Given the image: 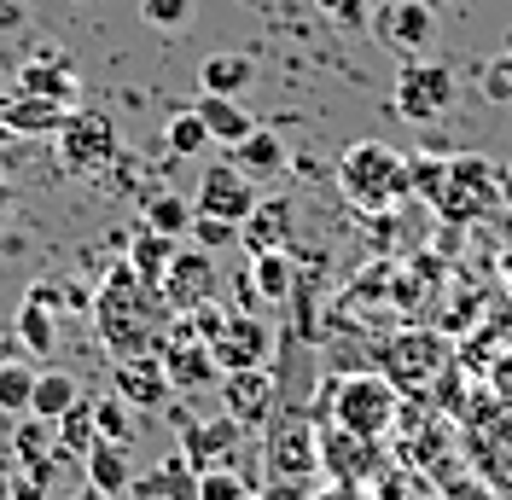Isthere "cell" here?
<instances>
[{"instance_id": "bcb514c9", "label": "cell", "mask_w": 512, "mask_h": 500, "mask_svg": "<svg viewBox=\"0 0 512 500\" xmlns=\"http://www.w3.org/2000/svg\"><path fill=\"white\" fill-rule=\"evenodd\" d=\"M0 105H6V99H0Z\"/></svg>"}, {"instance_id": "7c38bea8", "label": "cell", "mask_w": 512, "mask_h": 500, "mask_svg": "<svg viewBox=\"0 0 512 500\" xmlns=\"http://www.w3.org/2000/svg\"><path fill=\"white\" fill-rule=\"evenodd\" d=\"M18 94H41V99L70 105V99H76V70H70V59H64L59 47H41V53L18 70Z\"/></svg>"}, {"instance_id": "4dcf8cb0", "label": "cell", "mask_w": 512, "mask_h": 500, "mask_svg": "<svg viewBox=\"0 0 512 500\" xmlns=\"http://www.w3.org/2000/svg\"><path fill=\"white\" fill-rule=\"evenodd\" d=\"M94 431L105 442H134V425H128L123 396H105V402H94Z\"/></svg>"}, {"instance_id": "ee69618b", "label": "cell", "mask_w": 512, "mask_h": 500, "mask_svg": "<svg viewBox=\"0 0 512 500\" xmlns=\"http://www.w3.org/2000/svg\"><path fill=\"white\" fill-rule=\"evenodd\" d=\"M495 64H501V70H507V82H512V53H501V59H495Z\"/></svg>"}, {"instance_id": "8fae6325", "label": "cell", "mask_w": 512, "mask_h": 500, "mask_svg": "<svg viewBox=\"0 0 512 500\" xmlns=\"http://www.w3.org/2000/svg\"><path fill=\"white\" fill-rule=\"evenodd\" d=\"M222 402L239 425H268V413H274V378L262 373V367L222 373Z\"/></svg>"}, {"instance_id": "ba28073f", "label": "cell", "mask_w": 512, "mask_h": 500, "mask_svg": "<svg viewBox=\"0 0 512 500\" xmlns=\"http://www.w3.org/2000/svg\"><path fill=\"white\" fill-rule=\"evenodd\" d=\"M210 349H216V367H222V373H245V367H262V361H268L274 332H268L262 320H251V314H227L222 338Z\"/></svg>"}, {"instance_id": "836d02e7", "label": "cell", "mask_w": 512, "mask_h": 500, "mask_svg": "<svg viewBox=\"0 0 512 500\" xmlns=\"http://www.w3.org/2000/svg\"><path fill=\"white\" fill-rule=\"evenodd\" d=\"M315 12L332 24V30H350V35L367 30V18H373V12H367V0H315Z\"/></svg>"}, {"instance_id": "ffe728a7", "label": "cell", "mask_w": 512, "mask_h": 500, "mask_svg": "<svg viewBox=\"0 0 512 500\" xmlns=\"http://www.w3.org/2000/svg\"><path fill=\"white\" fill-rule=\"evenodd\" d=\"M117 396H123V402H140L152 413V407H163L175 396V384L163 378V361H123V367H117Z\"/></svg>"}, {"instance_id": "484cf974", "label": "cell", "mask_w": 512, "mask_h": 500, "mask_svg": "<svg viewBox=\"0 0 512 500\" xmlns=\"http://www.w3.org/2000/svg\"><path fill=\"white\" fill-rule=\"evenodd\" d=\"M53 431H59V454H64V460H82V454L99 442V431H94V402H76V407L59 419V425H53Z\"/></svg>"}, {"instance_id": "8d00e7d4", "label": "cell", "mask_w": 512, "mask_h": 500, "mask_svg": "<svg viewBox=\"0 0 512 500\" xmlns=\"http://www.w3.org/2000/svg\"><path fill=\"white\" fill-rule=\"evenodd\" d=\"M483 94L495 99V105H507V99H512V82H507V70H501V64H489V70H483Z\"/></svg>"}, {"instance_id": "6da1fadb", "label": "cell", "mask_w": 512, "mask_h": 500, "mask_svg": "<svg viewBox=\"0 0 512 500\" xmlns=\"http://www.w3.org/2000/svg\"><path fill=\"white\" fill-rule=\"evenodd\" d=\"M338 187L361 210H390L396 198H408V163L390 152L384 140H355L350 152L338 157Z\"/></svg>"}, {"instance_id": "ab89813d", "label": "cell", "mask_w": 512, "mask_h": 500, "mask_svg": "<svg viewBox=\"0 0 512 500\" xmlns=\"http://www.w3.org/2000/svg\"><path fill=\"white\" fill-rule=\"evenodd\" d=\"M501 204H512V163L501 169Z\"/></svg>"}, {"instance_id": "4fadbf2b", "label": "cell", "mask_w": 512, "mask_h": 500, "mask_svg": "<svg viewBox=\"0 0 512 500\" xmlns=\"http://www.w3.org/2000/svg\"><path fill=\"white\" fill-rule=\"evenodd\" d=\"M64 117H70V105L41 99V94H12L0 105V128H6V134H59Z\"/></svg>"}, {"instance_id": "7bdbcfd3", "label": "cell", "mask_w": 512, "mask_h": 500, "mask_svg": "<svg viewBox=\"0 0 512 500\" xmlns=\"http://www.w3.org/2000/svg\"><path fill=\"white\" fill-rule=\"evenodd\" d=\"M0 500H12V471L0 466Z\"/></svg>"}, {"instance_id": "d4e9b609", "label": "cell", "mask_w": 512, "mask_h": 500, "mask_svg": "<svg viewBox=\"0 0 512 500\" xmlns=\"http://www.w3.org/2000/svg\"><path fill=\"white\" fill-rule=\"evenodd\" d=\"M146 227L163 233V239H187V227H192L187 192H152V198H146Z\"/></svg>"}, {"instance_id": "5bb4252c", "label": "cell", "mask_w": 512, "mask_h": 500, "mask_svg": "<svg viewBox=\"0 0 512 500\" xmlns=\"http://www.w3.org/2000/svg\"><path fill=\"white\" fill-rule=\"evenodd\" d=\"M82 477L94 483L99 495H128L134 489V466H128V442H105L99 437L88 454H82Z\"/></svg>"}, {"instance_id": "d6986e66", "label": "cell", "mask_w": 512, "mask_h": 500, "mask_svg": "<svg viewBox=\"0 0 512 500\" xmlns=\"http://www.w3.org/2000/svg\"><path fill=\"white\" fill-rule=\"evenodd\" d=\"M233 169L251 175V181H274V175L286 169V146H280V134H274V128H251V134L233 146Z\"/></svg>"}, {"instance_id": "ac0fdd59", "label": "cell", "mask_w": 512, "mask_h": 500, "mask_svg": "<svg viewBox=\"0 0 512 500\" xmlns=\"http://www.w3.org/2000/svg\"><path fill=\"white\" fill-rule=\"evenodd\" d=\"M192 111L204 117L210 140H216V146H227V152H233V146H239V140H245V134L256 128V123H251V111H245L239 99H227V94H198V99H192Z\"/></svg>"}, {"instance_id": "d6a6232c", "label": "cell", "mask_w": 512, "mask_h": 500, "mask_svg": "<svg viewBox=\"0 0 512 500\" xmlns=\"http://www.w3.org/2000/svg\"><path fill=\"white\" fill-rule=\"evenodd\" d=\"M192 500H245V483H239L227 466H204V471H198Z\"/></svg>"}, {"instance_id": "f6af8a7d", "label": "cell", "mask_w": 512, "mask_h": 500, "mask_svg": "<svg viewBox=\"0 0 512 500\" xmlns=\"http://www.w3.org/2000/svg\"><path fill=\"white\" fill-rule=\"evenodd\" d=\"M501 53H512V30H507V41H501Z\"/></svg>"}, {"instance_id": "83f0119b", "label": "cell", "mask_w": 512, "mask_h": 500, "mask_svg": "<svg viewBox=\"0 0 512 500\" xmlns=\"http://www.w3.org/2000/svg\"><path fill=\"white\" fill-rule=\"evenodd\" d=\"M30 396H35V367H24V361L0 367V419H24Z\"/></svg>"}, {"instance_id": "e0dca14e", "label": "cell", "mask_w": 512, "mask_h": 500, "mask_svg": "<svg viewBox=\"0 0 512 500\" xmlns=\"http://www.w3.org/2000/svg\"><path fill=\"white\" fill-rule=\"evenodd\" d=\"M320 466H332L338 477H367V460H373V442L367 437H355V431H344V425H326L320 419Z\"/></svg>"}, {"instance_id": "277c9868", "label": "cell", "mask_w": 512, "mask_h": 500, "mask_svg": "<svg viewBox=\"0 0 512 500\" xmlns=\"http://www.w3.org/2000/svg\"><path fill=\"white\" fill-rule=\"evenodd\" d=\"M117 157V123L105 111H70L59 128V163L70 175H94Z\"/></svg>"}, {"instance_id": "603a6c76", "label": "cell", "mask_w": 512, "mask_h": 500, "mask_svg": "<svg viewBox=\"0 0 512 500\" xmlns=\"http://www.w3.org/2000/svg\"><path fill=\"white\" fill-rule=\"evenodd\" d=\"M251 76H256L251 53H210V59L198 64V94H227V99H239L245 88H251Z\"/></svg>"}, {"instance_id": "3957f363", "label": "cell", "mask_w": 512, "mask_h": 500, "mask_svg": "<svg viewBox=\"0 0 512 500\" xmlns=\"http://www.w3.org/2000/svg\"><path fill=\"white\" fill-rule=\"evenodd\" d=\"M454 94H460L454 70L437 64V59H419V64H402L396 94H390V111L408 117V123H437L448 105H454Z\"/></svg>"}, {"instance_id": "52a82bcc", "label": "cell", "mask_w": 512, "mask_h": 500, "mask_svg": "<svg viewBox=\"0 0 512 500\" xmlns=\"http://www.w3.org/2000/svg\"><path fill=\"white\" fill-rule=\"evenodd\" d=\"M210 285H216V262H210V250H175V262H169V274H163L158 297L169 309H198V303H210Z\"/></svg>"}, {"instance_id": "8992f818", "label": "cell", "mask_w": 512, "mask_h": 500, "mask_svg": "<svg viewBox=\"0 0 512 500\" xmlns=\"http://www.w3.org/2000/svg\"><path fill=\"white\" fill-rule=\"evenodd\" d=\"M163 378H169L175 390H204L210 378H222L216 349L204 344V338H192V320H181V326L169 332V344H163Z\"/></svg>"}, {"instance_id": "5b68a950", "label": "cell", "mask_w": 512, "mask_h": 500, "mask_svg": "<svg viewBox=\"0 0 512 500\" xmlns=\"http://www.w3.org/2000/svg\"><path fill=\"white\" fill-rule=\"evenodd\" d=\"M256 181L251 175H239L233 169V157L227 163H210L204 175H198V187H192V210L198 216H222V221H233V227H245V221L256 216Z\"/></svg>"}, {"instance_id": "f546056e", "label": "cell", "mask_w": 512, "mask_h": 500, "mask_svg": "<svg viewBox=\"0 0 512 500\" xmlns=\"http://www.w3.org/2000/svg\"><path fill=\"white\" fill-rule=\"evenodd\" d=\"M408 192H419L425 204H443V192H448V157H414V163H408Z\"/></svg>"}, {"instance_id": "44dd1931", "label": "cell", "mask_w": 512, "mask_h": 500, "mask_svg": "<svg viewBox=\"0 0 512 500\" xmlns=\"http://www.w3.org/2000/svg\"><path fill=\"white\" fill-rule=\"evenodd\" d=\"M76 402H82V384H76V373H64V367H35V396H30L35 419H53V425H59Z\"/></svg>"}, {"instance_id": "9c48e42d", "label": "cell", "mask_w": 512, "mask_h": 500, "mask_svg": "<svg viewBox=\"0 0 512 500\" xmlns=\"http://www.w3.org/2000/svg\"><path fill=\"white\" fill-rule=\"evenodd\" d=\"M483 181H489V163L483 157H454L448 163V192H443V216H483L489 204H501V192H483Z\"/></svg>"}, {"instance_id": "9a60e30c", "label": "cell", "mask_w": 512, "mask_h": 500, "mask_svg": "<svg viewBox=\"0 0 512 500\" xmlns=\"http://www.w3.org/2000/svg\"><path fill=\"white\" fill-rule=\"evenodd\" d=\"M268 460L274 471H286V477H303V471L320 466V442L315 431L303 425V419H291V425H274V437H268Z\"/></svg>"}, {"instance_id": "e575fe53", "label": "cell", "mask_w": 512, "mask_h": 500, "mask_svg": "<svg viewBox=\"0 0 512 500\" xmlns=\"http://www.w3.org/2000/svg\"><path fill=\"white\" fill-rule=\"evenodd\" d=\"M140 18H146L152 30H187L192 0H140Z\"/></svg>"}, {"instance_id": "7402d4cb", "label": "cell", "mask_w": 512, "mask_h": 500, "mask_svg": "<svg viewBox=\"0 0 512 500\" xmlns=\"http://www.w3.org/2000/svg\"><path fill=\"white\" fill-rule=\"evenodd\" d=\"M239 442V419L233 413H222V419H210V425H181V448H187L192 460H198V471L204 466H222V454Z\"/></svg>"}, {"instance_id": "1f68e13d", "label": "cell", "mask_w": 512, "mask_h": 500, "mask_svg": "<svg viewBox=\"0 0 512 500\" xmlns=\"http://www.w3.org/2000/svg\"><path fill=\"white\" fill-rule=\"evenodd\" d=\"M187 239H192L198 250H227L233 239H239V227H233V221H222V216H198V210H192Z\"/></svg>"}, {"instance_id": "74e56055", "label": "cell", "mask_w": 512, "mask_h": 500, "mask_svg": "<svg viewBox=\"0 0 512 500\" xmlns=\"http://www.w3.org/2000/svg\"><path fill=\"white\" fill-rule=\"evenodd\" d=\"M24 24V6L18 0H0V30H18Z\"/></svg>"}, {"instance_id": "60d3db41", "label": "cell", "mask_w": 512, "mask_h": 500, "mask_svg": "<svg viewBox=\"0 0 512 500\" xmlns=\"http://www.w3.org/2000/svg\"><path fill=\"white\" fill-rule=\"evenodd\" d=\"M70 500H111V495H99L94 483H82V495H70Z\"/></svg>"}, {"instance_id": "d590c367", "label": "cell", "mask_w": 512, "mask_h": 500, "mask_svg": "<svg viewBox=\"0 0 512 500\" xmlns=\"http://www.w3.org/2000/svg\"><path fill=\"white\" fill-rule=\"evenodd\" d=\"M437 355H443L437 344H419V338H402V344L390 349V373H408V367H419V373H431V367H437Z\"/></svg>"}, {"instance_id": "7a4b0ae2", "label": "cell", "mask_w": 512, "mask_h": 500, "mask_svg": "<svg viewBox=\"0 0 512 500\" xmlns=\"http://www.w3.org/2000/svg\"><path fill=\"white\" fill-rule=\"evenodd\" d=\"M326 407H332V425H344V431H355V437L379 442L390 425H396V413H402V396H396V384L384 373H350L332 384V396H326ZM320 407V413H326Z\"/></svg>"}, {"instance_id": "cb8c5ba5", "label": "cell", "mask_w": 512, "mask_h": 500, "mask_svg": "<svg viewBox=\"0 0 512 500\" xmlns=\"http://www.w3.org/2000/svg\"><path fill=\"white\" fill-rule=\"evenodd\" d=\"M175 250H181V239H163V233H152V227H146V233L134 239V250H128V268L140 274V285H146V291H158L163 274H169V262H175Z\"/></svg>"}, {"instance_id": "4316f807", "label": "cell", "mask_w": 512, "mask_h": 500, "mask_svg": "<svg viewBox=\"0 0 512 500\" xmlns=\"http://www.w3.org/2000/svg\"><path fill=\"white\" fill-rule=\"evenodd\" d=\"M251 285H256V297H268V303H286V297H291V262L280 256V250H256Z\"/></svg>"}, {"instance_id": "f35d334b", "label": "cell", "mask_w": 512, "mask_h": 500, "mask_svg": "<svg viewBox=\"0 0 512 500\" xmlns=\"http://www.w3.org/2000/svg\"><path fill=\"white\" fill-rule=\"evenodd\" d=\"M12 361H18V338H12V332H0V367H12Z\"/></svg>"}, {"instance_id": "b9f144b4", "label": "cell", "mask_w": 512, "mask_h": 500, "mask_svg": "<svg viewBox=\"0 0 512 500\" xmlns=\"http://www.w3.org/2000/svg\"><path fill=\"white\" fill-rule=\"evenodd\" d=\"M6 210H12V187L0 181V221H6Z\"/></svg>"}, {"instance_id": "30bf717a", "label": "cell", "mask_w": 512, "mask_h": 500, "mask_svg": "<svg viewBox=\"0 0 512 500\" xmlns=\"http://www.w3.org/2000/svg\"><path fill=\"white\" fill-rule=\"evenodd\" d=\"M53 303H59V291L53 285H35L30 297L18 303V320H12V338H18V349H30V355H53V344H59V326H53Z\"/></svg>"}, {"instance_id": "2e32d148", "label": "cell", "mask_w": 512, "mask_h": 500, "mask_svg": "<svg viewBox=\"0 0 512 500\" xmlns=\"http://www.w3.org/2000/svg\"><path fill=\"white\" fill-rule=\"evenodd\" d=\"M379 35L402 53H419L431 41V0H396L379 12Z\"/></svg>"}, {"instance_id": "f1b7e54d", "label": "cell", "mask_w": 512, "mask_h": 500, "mask_svg": "<svg viewBox=\"0 0 512 500\" xmlns=\"http://www.w3.org/2000/svg\"><path fill=\"white\" fill-rule=\"evenodd\" d=\"M163 146H169L175 157H192V152H204V146H216V140H210V128H204L198 111H175L169 128H163Z\"/></svg>"}]
</instances>
